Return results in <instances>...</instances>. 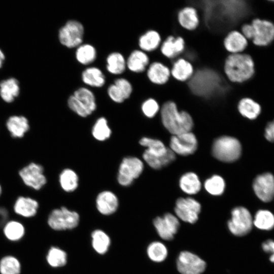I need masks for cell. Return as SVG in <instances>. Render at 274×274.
I'll list each match as a JSON object with an SVG mask.
<instances>
[{
	"label": "cell",
	"mask_w": 274,
	"mask_h": 274,
	"mask_svg": "<svg viewBox=\"0 0 274 274\" xmlns=\"http://www.w3.org/2000/svg\"><path fill=\"white\" fill-rule=\"evenodd\" d=\"M160 111L163 126L173 135L191 131L193 126L192 117L185 110L179 111L177 104L173 100L164 101Z\"/></svg>",
	"instance_id": "cell-1"
},
{
	"label": "cell",
	"mask_w": 274,
	"mask_h": 274,
	"mask_svg": "<svg viewBox=\"0 0 274 274\" xmlns=\"http://www.w3.org/2000/svg\"><path fill=\"white\" fill-rule=\"evenodd\" d=\"M223 73L232 83H242L251 79L255 73L252 57L246 53L229 54L223 64Z\"/></svg>",
	"instance_id": "cell-2"
},
{
	"label": "cell",
	"mask_w": 274,
	"mask_h": 274,
	"mask_svg": "<svg viewBox=\"0 0 274 274\" xmlns=\"http://www.w3.org/2000/svg\"><path fill=\"white\" fill-rule=\"evenodd\" d=\"M212 152L217 159L222 162H232L239 158L242 146L236 138L224 135L215 140L212 145Z\"/></svg>",
	"instance_id": "cell-3"
},
{
	"label": "cell",
	"mask_w": 274,
	"mask_h": 274,
	"mask_svg": "<svg viewBox=\"0 0 274 274\" xmlns=\"http://www.w3.org/2000/svg\"><path fill=\"white\" fill-rule=\"evenodd\" d=\"M79 221L78 214L65 207L53 210L47 218L49 226L54 230L74 228L78 225Z\"/></svg>",
	"instance_id": "cell-4"
},
{
	"label": "cell",
	"mask_w": 274,
	"mask_h": 274,
	"mask_svg": "<svg viewBox=\"0 0 274 274\" xmlns=\"http://www.w3.org/2000/svg\"><path fill=\"white\" fill-rule=\"evenodd\" d=\"M144 164L139 158L127 156L123 159L119 167L117 180L123 186L130 185L142 173Z\"/></svg>",
	"instance_id": "cell-5"
},
{
	"label": "cell",
	"mask_w": 274,
	"mask_h": 274,
	"mask_svg": "<svg viewBox=\"0 0 274 274\" xmlns=\"http://www.w3.org/2000/svg\"><path fill=\"white\" fill-rule=\"evenodd\" d=\"M253 224L252 216L246 208L237 207L232 210L228 227L233 234L238 236L246 235L251 230Z\"/></svg>",
	"instance_id": "cell-6"
},
{
	"label": "cell",
	"mask_w": 274,
	"mask_h": 274,
	"mask_svg": "<svg viewBox=\"0 0 274 274\" xmlns=\"http://www.w3.org/2000/svg\"><path fill=\"white\" fill-rule=\"evenodd\" d=\"M18 175L23 184L34 190H40L47 183L43 167L36 162H31L23 166Z\"/></svg>",
	"instance_id": "cell-7"
},
{
	"label": "cell",
	"mask_w": 274,
	"mask_h": 274,
	"mask_svg": "<svg viewBox=\"0 0 274 274\" xmlns=\"http://www.w3.org/2000/svg\"><path fill=\"white\" fill-rule=\"evenodd\" d=\"M84 32V27L81 23L77 20H69L60 28L59 40L62 45L67 48L78 47L83 41Z\"/></svg>",
	"instance_id": "cell-8"
},
{
	"label": "cell",
	"mask_w": 274,
	"mask_h": 274,
	"mask_svg": "<svg viewBox=\"0 0 274 274\" xmlns=\"http://www.w3.org/2000/svg\"><path fill=\"white\" fill-rule=\"evenodd\" d=\"M197 139L191 131L173 135L170 139V149L175 153L187 156L195 152L197 148Z\"/></svg>",
	"instance_id": "cell-9"
},
{
	"label": "cell",
	"mask_w": 274,
	"mask_h": 274,
	"mask_svg": "<svg viewBox=\"0 0 274 274\" xmlns=\"http://www.w3.org/2000/svg\"><path fill=\"white\" fill-rule=\"evenodd\" d=\"M200 210L199 202L191 197L178 198L175 208L177 216L190 223H194L198 220Z\"/></svg>",
	"instance_id": "cell-10"
},
{
	"label": "cell",
	"mask_w": 274,
	"mask_h": 274,
	"mask_svg": "<svg viewBox=\"0 0 274 274\" xmlns=\"http://www.w3.org/2000/svg\"><path fill=\"white\" fill-rule=\"evenodd\" d=\"M206 267L202 259L188 251L181 252L177 260V269L182 274H201Z\"/></svg>",
	"instance_id": "cell-11"
},
{
	"label": "cell",
	"mask_w": 274,
	"mask_h": 274,
	"mask_svg": "<svg viewBox=\"0 0 274 274\" xmlns=\"http://www.w3.org/2000/svg\"><path fill=\"white\" fill-rule=\"evenodd\" d=\"M253 29V43L257 46H264L274 39V24L267 20L254 19L251 23Z\"/></svg>",
	"instance_id": "cell-12"
},
{
	"label": "cell",
	"mask_w": 274,
	"mask_h": 274,
	"mask_svg": "<svg viewBox=\"0 0 274 274\" xmlns=\"http://www.w3.org/2000/svg\"><path fill=\"white\" fill-rule=\"evenodd\" d=\"M253 188L257 196L262 201H270L274 197V176L266 173L254 179Z\"/></svg>",
	"instance_id": "cell-13"
},
{
	"label": "cell",
	"mask_w": 274,
	"mask_h": 274,
	"mask_svg": "<svg viewBox=\"0 0 274 274\" xmlns=\"http://www.w3.org/2000/svg\"><path fill=\"white\" fill-rule=\"evenodd\" d=\"M153 223L160 237L166 241L174 238L180 226L178 218L170 213H166L162 217H156Z\"/></svg>",
	"instance_id": "cell-14"
},
{
	"label": "cell",
	"mask_w": 274,
	"mask_h": 274,
	"mask_svg": "<svg viewBox=\"0 0 274 274\" xmlns=\"http://www.w3.org/2000/svg\"><path fill=\"white\" fill-rule=\"evenodd\" d=\"M162 40L159 50L165 58L173 60L184 52L185 42L181 36L169 34L162 39Z\"/></svg>",
	"instance_id": "cell-15"
},
{
	"label": "cell",
	"mask_w": 274,
	"mask_h": 274,
	"mask_svg": "<svg viewBox=\"0 0 274 274\" xmlns=\"http://www.w3.org/2000/svg\"><path fill=\"white\" fill-rule=\"evenodd\" d=\"M177 18L179 25L187 31L196 30L200 24V18L197 9L189 4H184L177 12Z\"/></svg>",
	"instance_id": "cell-16"
},
{
	"label": "cell",
	"mask_w": 274,
	"mask_h": 274,
	"mask_svg": "<svg viewBox=\"0 0 274 274\" xmlns=\"http://www.w3.org/2000/svg\"><path fill=\"white\" fill-rule=\"evenodd\" d=\"M39 208V202L31 196L20 195L16 198L13 211L17 215L29 218L34 217Z\"/></svg>",
	"instance_id": "cell-17"
},
{
	"label": "cell",
	"mask_w": 274,
	"mask_h": 274,
	"mask_svg": "<svg viewBox=\"0 0 274 274\" xmlns=\"http://www.w3.org/2000/svg\"><path fill=\"white\" fill-rule=\"evenodd\" d=\"M170 75L176 80L186 82L193 76L194 68L191 62L182 57L171 60Z\"/></svg>",
	"instance_id": "cell-18"
},
{
	"label": "cell",
	"mask_w": 274,
	"mask_h": 274,
	"mask_svg": "<svg viewBox=\"0 0 274 274\" xmlns=\"http://www.w3.org/2000/svg\"><path fill=\"white\" fill-rule=\"evenodd\" d=\"M223 44L229 54L243 53L248 46V40L241 32L233 29L225 36Z\"/></svg>",
	"instance_id": "cell-19"
},
{
	"label": "cell",
	"mask_w": 274,
	"mask_h": 274,
	"mask_svg": "<svg viewBox=\"0 0 274 274\" xmlns=\"http://www.w3.org/2000/svg\"><path fill=\"white\" fill-rule=\"evenodd\" d=\"M146 74L149 81L156 85L166 84L171 76L169 67L157 61H154L149 64Z\"/></svg>",
	"instance_id": "cell-20"
},
{
	"label": "cell",
	"mask_w": 274,
	"mask_h": 274,
	"mask_svg": "<svg viewBox=\"0 0 274 274\" xmlns=\"http://www.w3.org/2000/svg\"><path fill=\"white\" fill-rule=\"evenodd\" d=\"M132 91L131 83L125 78H119L109 86L108 94L115 102L121 103L129 97Z\"/></svg>",
	"instance_id": "cell-21"
},
{
	"label": "cell",
	"mask_w": 274,
	"mask_h": 274,
	"mask_svg": "<svg viewBox=\"0 0 274 274\" xmlns=\"http://www.w3.org/2000/svg\"><path fill=\"white\" fill-rule=\"evenodd\" d=\"M6 127L12 138L20 139L29 131L30 125L25 116L13 115L6 121Z\"/></svg>",
	"instance_id": "cell-22"
},
{
	"label": "cell",
	"mask_w": 274,
	"mask_h": 274,
	"mask_svg": "<svg viewBox=\"0 0 274 274\" xmlns=\"http://www.w3.org/2000/svg\"><path fill=\"white\" fill-rule=\"evenodd\" d=\"M118 204L117 196L111 191L105 190L100 192L96 199L97 209L103 215L114 213L117 210Z\"/></svg>",
	"instance_id": "cell-23"
},
{
	"label": "cell",
	"mask_w": 274,
	"mask_h": 274,
	"mask_svg": "<svg viewBox=\"0 0 274 274\" xmlns=\"http://www.w3.org/2000/svg\"><path fill=\"white\" fill-rule=\"evenodd\" d=\"M160 34L155 29H150L141 35L139 39V46L144 52H153L157 50L161 42Z\"/></svg>",
	"instance_id": "cell-24"
},
{
	"label": "cell",
	"mask_w": 274,
	"mask_h": 274,
	"mask_svg": "<svg viewBox=\"0 0 274 274\" xmlns=\"http://www.w3.org/2000/svg\"><path fill=\"white\" fill-rule=\"evenodd\" d=\"M149 63L150 58L146 52L141 50H135L129 56L126 66L131 72L140 73L146 70Z\"/></svg>",
	"instance_id": "cell-25"
},
{
	"label": "cell",
	"mask_w": 274,
	"mask_h": 274,
	"mask_svg": "<svg viewBox=\"0 0 274 274\" xmlns=\"http://www.w3.org/2000/svg\"><path fill=\"white\" fill-rule=\"evenodd\" d=\"M20 87L18 80L10 78L0 83V95L3 100L10 103L19 95Z\"/></svg>",
	"instance_id": "cell-26"
},
{
	"label": "cell",
	"mask_w": 274,
	"mask_h": 274,
	"mask_svg": "<svg viewBox=\"0 0 274 274\" xmlns=\"http://www.w3.org/2000/svg\"><path fill=\"white\" fill-rule=\"evenodd\" d=\"M145 161L152 168L158 169L166 166L175 160L176 154L169 148L163 156L157 157L152 155L146 151L143 154Z\"/></svg>",
	"instance_id": "cell-27"
},
{
	"label": "cell",
	"mask_w": 274,
	"mask_h": 274,
	"mask_svg": "<svg viewBox=\"0 0 274 274\" xmlns=\"http://www.w3.org/2000/svg\"><path fill=\"white\" fill-rule=\"evenodd\" d=\"M179 185L182 190L188 194L198 193L201 187L197 175L192 172L187 173L180 178Z\"/></svg>",
	"instance_id": "cell-28"
},
{
	"label": "cell",
	"mask_w": 274,
	"mask_h": 274,
	"mask_svg": "<svg viewBox=\"0 0 274 274\" xmlns=\"http://www.w3.org/2000/svg\"><path fill=\"white\" fill-rule=\"evenodd\" d=\"M237 109L243 116L251 120L256 119L261 112L260 106L249 97L243 98L238 101Z\"/></svg>",
	"instance_id": "cell-29"
},
{
	"label": "cell",
	"mask_w": 274,
	"mask_h": 274,
	"mask_svg": "<svg viewBox=\"0 0 274 274\" xmlns=\"http://www.w3.org/2000/svg\"><path fill=\"white\" fill-rule=\"evenodd\" d=\"M83 82L94 87H101L105 83V76L102 71L96 67L86 68L82 74Z\"/></svg>",
	"instance_id": "cell-30"
},
{
	"label": "cell",
	"mask_w": 274,
	"mask_h": 274,
	"mask_svg": "<svg viewBox=\"0 0 274 274\" xmlns=\"http://www.w3.org/2000/svg\"><path fill=\"white\" fill-rule=\"evenodd\" d=\"M59 182L61 188L64 191L71 192L78 188L79 178L74 170L65 168L60 174Z\"/></svg>",
	"instance_id": "cell-31"
},
{
	"label": "cell",
	"mask_w": 274,
	"mask_h": 274,
	"mask_svg": "<svg viewBox=\"0 0 274 274\" xmlns=\"http://www.w3.org/2000/svg\"><path fill=\"white\" fill-rule=\"evenodd\" d=\"M126 61L124 56L119 52H112L107 58V69L114 75L123 73L125 70Z\"/></svg>",
	"instance_id": "cell-32"
},
{
	"label": "cell",
	"mask_w": 274,
	"mask_h": 274,
	"mask_svg": "<svg viewBox=\"0 0 274 274\" xmlns=\"http://www.w3.org/2000/svg\"><path fill=\"white\" fill-rule=\"evenodd\" d=\"M139 143L147 148L145 151L155 156H162L168 150L162 142L156 139L144 137L140 140Z\"/></svg>",
	"instance_id": "cell-33"
},
{
	"label": "cell",
	"mask_w": 274,
	"mask_h": 274,
	"mask_svg": "<svg viewBox=\"0 0 274 274\" xmlns=\"http://www.w3.org/2000/svg\"><path fill=\"white\" fill-rule=\"evenodd\" d=\"M253 223L260 230H271L274 227V215L268 210H260L256 213Z\"/></svg>",
	"instance_id": "cell-34"
},
{
	"label": "cell",
	"mask_w": 274,
	"mask_h": 274,
	"mask_svg": "<svg viewBox=\"0 0 274 274\" xmlns=\"http://www.w3.org/2000/svg\"><path fill=\"white\" fill-rule=\"evenodd\" d=\"M3 232L8 239L15 242L23 237L25 233V229L20 222L15 220H10L4 226Z\"/></svg>",
	"instance_id": "cell-35"
},
{
	"label": "cell",
	"mask_w": 274,
	"mask_h": 274,
	"mask_svg": "<svg viewBox=\"0 0 274 274\" xmlns=\"http://www.w3.org/2000/svg\"><path fill=\"white\" fill-rule=\"evenodd\" d=\"M73 95L91 114L95 110V98L91 90L85 87H81L76 90Z\"/></svg>",
	"instance_id": "cell-36"
},
{
	"label": "cell",
	"mask_w": 274,
	"mask_h": 274,
	"mask_svg": "<svg viewBox=\"0 0 274 274\" xmlns=\"http://www.w3.org/2000/svg\"><path fill=\"white\" fill-rule=\"evenodd\" d=\"M78 61L84 65L93 62L96 58V51L91 45L85 44L78 46L76 51Z\"/></svg>",
	"instance_id": "cell-37"
},
{
	"label": "cell",
	"mask_w": 274,
	"mask_h": 274,
	"mask_svg": "<svg viewBox=\"0 0 274 274\" xmlns=\"http://www.w3.org/2000/svg\"><path fill=\"white\" fill-rule=\"evenodd\" d=\"M46 259L47 263L52 267H61L64 265L66 262V254L60 249L51 247L48 250Z\"/></svg>",
	"instance_id": "cell-38"
},
{
	"label": "cell",
	"mask_w": 274,
	"mask_h": 274,
	"mask_svg": "<svg viewBox=\"0 0 274 274\" xmlns=\"http://www.w3.org/2000/svg\"><path fill=\"white\" fill-rule=\"evenodd\" d=\"M111 132L108 121L104 117L98 118L92 129L93 136L99 141H104L109 139L111 135Z\"/></svg>",
	"instance_id": "cell-39"
},
{
	"label": "cell",
	"mask_w": 274,
	"mask_h": 274,
	"mask_svg": "<svg viewBox=\"0 0 274 274\" xmlns=\"http://www.w3.org/2000/svg\"><path fill=\"white\" fill-rule=\"evenodd\" d=\"M92 244L94 250L100 254L107 252L110 244L109 237L100 230L94 231L92 233Z\"/></svg>",
	"instance_id": "cell-40"
},
{
	"label": "cell",
	"mask_w": 274,
	"mask_h": 274,
	"mask_svg": "<svg viewBox=\"0 0 274 274\" xmlns=\"http://www.w3.org/2000/svg\"><path fill=\"white\" fill-rule=\"evenodd\" d=\"M21 264L19 261L12 256H6L0 260L1 274H20Z\"/></svg>",
	"instance_id": "cell-41"
},
{
	"label": "cell",
	"mask_w": 274,
	"mask_h": 274,
	"mask_svg": "<svg viewBox=\"0 0 274 274\" xmlns=\"http://www.w3.org/2000/svg\"><path fill=\"white\" fill-rule=\"evenodd\" d=\"M204 187L206 191L213 195H221L225 189V183L222 177L214 175L206 180Z\"/></svg>",
	"instance_id": "cell-42"
},
{
	"label": "cell",
	"mask_w": 274,
	"mask_h": 274,
	"mask_svg": "<svg viewBox=\"0 0 274 274\" xmlns=\"http://www.w3.org/2000/svg\"><path fill=\"white\" fill-rule=\"evenodd\" d=\"M149 257L153 261L159 262L163 261L167 255L166 247L161 242L151 243L147 248Z\"/></svg>",
	"instance_id": "cell-43"
},
{
	"label": "cell",
	"mask_w": 274,
	"mask_h": 274,
	"mask_svg": "<svg viewBox=\"0 0 274 274\" xmlns=\"http://www.w3.org/2000/svg\"><path fill=\"white\" fill-rule=\"evenodd\" d=\"M141 108L145 116L150 118L154 117L160 109L159 103L153 98H149L145 100Z\"/></svg>",
	"instance_id": "cell-44"
},
{
	"label": "cell",
	"mask_w": 274,
	"mask_h": 274,
	"mask_svg": "<svg viewBox=\"0 0 274 274\" xmlns=\"http://www.w3.org/2000/svg\"><path fill=\"white\" fill-rule=\"evenodd\" d=\"M67 104L68 107L80 117H86L91 114L73 94L69 97Z\"/></svg>",
	"instance_id": "cell-45"
},
{
	"label": "cell",
	"mask_w": 274,
	"mask_h": 274,
	"mask_svg": "<svg viewBox=\"0 0 274 274\" xmlns=\"http://www.w3.org/2000/svg\"><path fill=\"white\" fill-rule=\"evenodd\" d=\"M263 250L268 253H270L269 260L274 263V241L272 240H267L262 244Z\"/></svg>",
	"instance_id": "cell-46"
},
{
	"label": "cell",
	"mask_w": 274,
	"mask_h": 274,
	"mask_svg": "<svg viewBox=\"0 0 274 274\" xmlns=\"http://www.w3.org/2000/svg\"><path fill=\"white\" fill-rule=\"evenodd\" d=\"M264 136L267 140L269 142H274V120L267 125Z\"/></svg>",
	"instance_id": "cell-47"
},
{
	"label": "cell",
	"mask_w": 274,
	"mask_h": 274,
	"mask_svg": "<svg viewBox=\"0 0 274 274\" xmlns=\"http://www.w3.org/2000/svg\"><path fill=\"white\" fill-rule=\"evenodd\" d=\"M241 32L248 40H252L253 36V29L251 24H245L241 27Z\"/></svg>",
	"instance_id": "cell-48"
},
{
	"label": "cell",
	"mask_w": 274,
	"mask_h": 274,
	"mask_svg": "<svg viewBox=\"0 0 274 274\" xmlns=\"http://www.w3.org/2000/svg\"><path fill=\"white\" fill-rule=\"evenodd\" d=\"M4 59H5L4 54L0 49V68L2 67L3 65Z\"/></svg>",
	"instance_id": "cell-49"
},
{
	"label": "cell",
	"mask_w": 274,
	"mask_h": 274,
	"mask_svg": "<svg viewBox=\"0 0 274 274\" xmlns=\"http://www.w3.org/2000/svg\"><path fill=\"white\" fill-rule=\"evenodd\" d=\"M2 193H3V189H2V186H1V185L0 184V197L2 196Z\"/></svg>",
	"instance_id": "cell-50"
},
{
	"label": "cell",
	"mask_w": 274,
	"mask_h": 274,
	"mask_svg": "<svg viewBox=\"0 0 274 274\" xmlns=\"http://www.w3.org/2000/svg\"><path fill=\"white\" fill-rule=\"evenodd\" d=\"M223 51H225V50H224ZM217 54H218V53H217Z\"/></svg>",
	"instance_id": "cell-51"
}]
</instances>
